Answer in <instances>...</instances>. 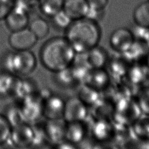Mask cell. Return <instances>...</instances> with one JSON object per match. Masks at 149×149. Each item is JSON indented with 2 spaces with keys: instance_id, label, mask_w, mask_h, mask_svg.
Listing matches in <instances>:
<instances>
[{
  "instance_id": "6da1fadb",
  "label": "cell",
  "mask_w": 149,
  "mask_h": 149,
  "mask_svg": "<svg viewBox=\"0 0 149 149\" xmlns=\"http://www.w3.org/2000/svg\"><path fill=\"white\" fill-rule=\"evenodd\" d=\"M65 38L76 53H85L98 46L101 30L97 22L85 17L72 21L66 29Z\"/></svg>"
},
{
  "instance_id": "7a4b0ae2",
  "label": "cell",
  "mask_w": 149,
  "mask_h": 149,
  "mask_svg": "<svg viewBox=\"0 0 149 149\" xmlns=\"http://www.w3.org/2000/svg\"><path fill=\"white\" fill-rule=\"evenodd\" d=\"M76 54L66 38L56 37L44 44L40 52V58L46 69L56 73L70 67Z\"/></svg>"
},
{
  "instance_id": "3957f363",
  "label": "cell",
  "mask_w": 149,
  "mask_h": 149,
  "mask_svg": "<svg viewBox=\"0 0 149 149\" xmlns=\"http://www.w3.org/2000/svg\"><path fill=\"white\" fill-rule=\"evenodd\" d=\"M2 65L6 72L19 76H27L32 73L37 65L34 54L29 50L16 51L6 54Z\"/></svg>"
},
{
  "instance_id": "277c9868",
  "label": "cell",
  "mask_w": 149,
  "mask_h": 149,
  "mask_svg": "<svg viewBox=\"0 0 149 149\" xmlns=\"http://www.w3.org/2000/svg\"><path fill=\"white\" fill-rule=\"evenodd\" d=\"M22 101L20 107L26 123H35L43 115V101L37 94Z\"/></svg>"
},
{
  "instance_id": "5b68a950",
  "label": "cell",
  "mask_w": 149,
  "mask_h": 149,
  "mask_svg": "<svg viewBox=\"0 0 149 149\" xmlns=\"http://www.w3.org/2000/svg\"><path fill=\"white\" fill-rule=\"evenodd\" d=\"M135 41L131 30L126 27H119L114 30L109 37L111 48L119 53L127 52Z\"/></svg>"
},
{
  "instance_id": "8992f818",
  "label": "cell",
  "mask_w": 149,
  "mask_h": 149,
  "mask_svg": "<svg viewBox=\"0 0 149 149\" xmlns=\"http://www.w3.org/2000/svg\"><path fill=\"white\" fill-rule=\"evenodd\" d=\"M33 137L32 126L25 122L12 127L8 141L16 147L27 148L32 146Z\"/></svg>"
},
{
  "instance_id": "52a82bcc",
  "label": "cell",
  "mask_w": 149,
  "mask_h": 149,
  "mask_svg": "<svg viewBox=\"0 0 149 149\" xmlns=\"http://www.w3.org/2000/svg\"><path fill=\"white\" fill-rule=\"evenodd\" d=\"M87 115L86 105L77 97H71L65 102L63 118L67 123L82 122Z\"/></svg>"
},
{
  "instance_id": "ba28073f",
  "label": "cell",
  "mask_w": 149,
  "mask_h": 149,
  "mask_svg": "<svg viewBox=\"0 0 149 149\" xmlns=\"http://www.w3.org/2000/svg\"><path fill=\"white\" fill-rule=\"evenodd\" d=\"M5 20L7 27L12 32L25 29L29 23L28 11L23 3L15 4Z\"/></svg>"
},
{
  "instance_id": "9c48e42d",
  "label": "cell",
  "mask_w": 149,
  "mask_h": 149,
  "mask_svg": "<svg viewBox=\"0 0 149 149\" xmlns=\"http://www.w3.org/2000/svg\"><path fill=\"white\" fill-rule=\"evenodd\" d=\"M38 38L29 29L12 31L9 37V44L15 51L29 50L37 42Z\"/></svg>"
},
{
  "instance_id": "30bf717a",
  "label": "cell",
  "mask_w": 149,
  "mask_h": 149,
  "mask_svg": "<svg viewBox=\"0 0 149 149\" xmlns=\"http://www.w3.org/2000/svg\"><path fill=\"white\" fill-rule=\"evenodd\" d=\"M66 126L63 118L48 119L44 125L48 140L56 145L65 140Z\"/></svg>"
},
{
  "instance_id": "8fae6325",
  "label": "cell",
  "mask_w": 149,
  "mask_h": 149,
  "mask_svg": "<svg viewBox=\"0 0 149 149\" xmlns=\"http://www.w3.org/2000/svg\"><path fill=\"white\" fill-rule=\"evenodd\" d=\"M65 102L56 95H51L43 101V115L47 119L63 118Z\"/></svg>"
},
{
  "instance_id": "7c38bea8",
  "label": "cell",
  "mask_w": 149,
  "mask_h": 149,
  "mask_svg": "<svg viewBox=\"0 0 149 149\" xmlns=\"http://www.w3.org/2000/svg\"><path fill=\"white\" fill-rule=\"evenodd\" d=\"M90 6L86 0H66L63 10L73 21L85 18Z\"/></svg>"
},
{
  "instance_id": "4fadbf2b",
  "label": "cell",
  "mask_w": 149,
  "mask_h": 149,
  "mask_svg": "<svg viewBox=\"0 0 149 149\" xmlns=\"http://www.w3.org/2000/svg\"><path fill=\"white\" fill-rule=\"evenodd\" d=\"M87 65L90 69H102L107 61V54L102 48L98 46L85 53Z\"/></svg>"
},
{
  "instance_id": "5bb4252c",
  "label": "cell",
  "mask_w": 149,
  "mask_h": 149,
  "mask_svg": "<svg viewBox=\"0 0 149 149\" xmlns=\"http://www.w3.org/2000/svg\"><path fill=\"white\" fill-rule=\"evenodd\" d=\"M86 133V128L82 122L67 123L65 140L74 145L77 144L84 140Z\"/></svg>"
},
{
  "instance_id": "9a60e30c",
  "label": "cell",
  "mask_w": 149,
  "mask_h": 149,
  "mask_svg": "<svg viewBox=\"0 0 149 149\" xmlns=\"http://www.w3.org/2000/svg\"><path fill=\"white\" fill-rule=\"evenodd\" d=\"M36 88L35 84L28 79H17L13 94L20 100L36 94Z\"/></svg>"
},
{
  "instance_id": "2e32d148",
  "label": "cell",
  "mask_w": 149,
  "mask_h": 149,
  "mask_svg": "<svg viewBox=\"0 0 149 149\" xmlns=\"http://www.w3.org/2000/svg\"><path fill=\"white\" fill-rule=\"evenodd\" d=\"M86 80V84L97 90L105 86L108 81V76L102 69H91Z\"/></svg>"
},
{
  "instance_id": "e0dca14e",
  "label": "cell",
  "mask_w": 149,
  "mask_h": 149,
  "mask_svg": "<svg viewBox=\"0 0 149 149\" xmlns=\"http://www.w3.org/2000/svg\"><path fill=\"white\" fill-rule=\"evenodd\" d=\"M133 19L136 25L149 28V1L142 2L135 8Z\"/></svg>"
},
{
  "instance_id": "ac0fdd59",
  "label": "cell",
  "mask_w": 149,
  "mask_h": 149,
  "mask_svg": "<svg viewBox=\"0 0 149 149\" xmlns=\"http://www.w3.org/2000/svg\"><path fill=\"white\" fill-rule=\"evenodd\" d=\"M17 78L7 72L0 73V96L6 97L13 94Z\"/></svg>"
},
{
  "instance_id": "d6986e66",
  "label": "cell",
  "mask_w": 149,
  "mask_h": 149,
  "mask_svg": "<svg viewBox=\"0 0 149 149\" xmlns=\"http://www.w3.org/2000/svg\"><path fill=\"white\" fill-rule=\"evenodd\" d=\"M65 0H40L39 6L45 16L52 17L62 10Z\"/></svg>"
},
{
  "instance_id": "ffe728a7",
  "label": "cell",
  "mask_w": 149,
  "mask_h": 149,
  "mask_svg": "<svg viewBox=\"0 0 149 149\" xmlns=\"http://www.w3.org/2000/svg\"><path fill=\"white\" fill-rule=\"evenodd\" d=\"M38 39H42L45 37L49 31V27L44 19L41 17L35 18L31 20L29 28Z\"/></svg>"
},
{
  "instance_id": "44dd1931",
  "label": "cell",
  "mask_w": 149,
  "mask_h": 149,
  "mask_svg": "<svg viewBox=\"0 0 149 149\" xmlns=\"http://www.w3.org/2000/svg\"><path fill=\"white\" fill-rule=\"evenodd\" d=\"M4 116L12 127L25 123L20 107L16 105L9 107L6 109Z\"/></svg>"
},
{
  "instance_id": "7402d4cb",
  "label": "cell",
  "mask_w": 149,
  "mask_h": 149,
  "mask_svg": "<svg viewBox=\"0 0 149 149\" xmlns=\"http://www.w3.org/2000/svg\"><path fill=\"white\" fill-rule=\"evenodd\" d=\"M96 93V90L86 84L80 89L77 97L86 105L91 104L97 99Z\"/></svg>"
},
{
  "instance_id": "603a6c76",
  "label": "cell",
  "mask_w": 149,
  "mask_h": 149,
  "mask_svg": "<svg viewBox=\"0 0 149 149\" xmlns=\"http://www.w3.org/2000/svg\"><path fill=\"white\" fill-rule=\"evenodd\" d=\"M56 74L57 82L63 86H69L76 81L70 67H68L57 72H56Z\"/></svg>"
},
{
  "instance_id": "cb8c5ba5",
  "label": "cell",
  "mask_w": 149,
  "mask_h": 149,
  "mask_svg": "<svg viewBox=\"0 0 149 149\" xmlns=\"http://www.w3.org/2000/svg\"><path fill=\"white\" fill-rule=\"evenodd\" d=\"M11 130L12 127L5 117L0 114V146L8 141Z\"/></svg>"
},
{
  "instance_id": "d4e9b609",
  "label": "cell",
  "mask_w": 149,
  "mask_h": 149,
  "mask_svg": "<svg viewBox=\"0 0 149 149\" xmlns=\"http://www.w3.org/2000/svg\"><path fill=\"white\" fill-rule=\"evenodd\" d=\"M33 129V145L34 146H40L43 145L48 140V138L45 131L44 126H40L38 125L32 126Z\"/></svg>"
},
{
  "instance_id": "484cf974",
  "label": "cell",
  "mask_w": 149,
  "mask_h": 149,
  "mask_svg": "<svg viewBox=\"0 0 149 149\" xmlns=\"http://www.w3.org/2000/svg\"><path fill=\"white\" fill-rule=\"evenodd\" d=\"M52 18L55 25L61 29H67L73 21L63 9L55 14Z\"/></svg>"
},
{
  "instance_id": "4316f807",
  "label": "cell",
  "mask_w": 149,
  "mask_h": 149,
  "mask_svg": "<svg viewBox=\"0 0 149 149\" xmlns=\"http://www.w3.org/2000/svg\"><path fill=\"white\" fill-rule=\"evenodd\" d=\"M16 0H0V20L5 19L15 5Z\"/></svg>"
},
{
  "instance_id": "83f0119b",
  "label": "cell",
  "mask_w": 149,
  "mask_h": 149,
  "mask_svg": "<svg viewBox=\"0 0 149 149\" xmlns=\"http://www.w3.org/2000/svg\"><path fill=\"white\" fill-rule=\"evenodd\" d=\"M89 6L97 10H104L107 6L109 0H86Z\"/></svg>"
},
{
  "instance_id": "f1b7e54d",
  "label": "cell",
  "mask_w": 149,
  "mask_h": 149,
  "mask_svg": "<svg viewBox=\"0 0 149 149\" xmlns=\"http://www.w3.org/2000/svg\"><path fill=\"white\" fill-rule=\"evenodd\" d=\"M17 1H20V0H17Z\"/></svg>"
}]
</instances>
